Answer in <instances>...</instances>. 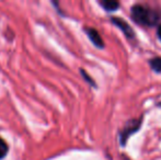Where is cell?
Listing matches in <instances>:
<instances>
[{
  "label": "cell",
  "mask_w": 161,
  "mask_h": 160,
  "mask_svg": "<svg viewBox=\"0 0 161 160\" xmlns=\"http://www.w3.org/2000/svg\"><path fill=\"white\" fill-rule=\"evenodd\" d=\"M80 73H81V75H82V77L85 78V80H86V81H88V82H89V83H90V85H91V86H93V87H97L96 82H94V81L92 80V78L90 77V76L88 75V74L86 73V71L83 70V69H80Z\"/></svg>",
  "instance_id": "cell-8"
},
{
  "label": "cell",
  "mask_w": 161,
  "mask_h": 160,
  "mask_svg": "<svg viewBox=\"0 0 161 160\" xmlns=\"http://www.w3.org/2000/svg\"><path fill=\"white\" fill-rule=\"evenodd\" d=\"M8 154V144L0 137V160L3 159Z\"/></svg>",
  "instance_id": "cell-7"
},
{
  "label": "cell",
  "mask_w": 161,
  "mask_h": 160,
  "mask_svg": "<svg viewBox=\"0 0 161 160\" xmlns=\"http://www.w3.org/2000/svg\"><path fill=\"white\" fill-rule=\"evenodd\" d=\"M85 32L87 33L88 37H89V40L91 41L92 44H93L94 46L97 47V48H103V47H104V42H103V40H102L100 33L97 32L96 29H93V28H86L85 29Z\"/></svg>",
  "instance_id": "cell-4"
},
{
  "label": "cell",
  "mask_w": 161,
  "mask_h": 160,
  "mask_svg": "<svg viewBox=\"0 0 161 160\" xmlns=\"http://www.w3.org/2000/svg\"><path fill=\"white\" fill-rule=\"evenodd\" d=\"M149 65L155 73H161V57H153L149 60Z\"/></svg>",
  "instance_id": "cell-6"
},
{
  "label": "cell",
  "mask_w": 161,
  "mask_h": 160,
  "mask_svg": "<svg viewBox=\"0 0 161 160\" xmlns=\"http://www.w3.org/2000/svg\"><path fill=\"white\" fill-rule=\"evenodd\" d=\"M157 35H158V39L161 41V24L158 26V30H157Z\"/></svg>",
  "instance_id": "cell-9"
},
{
  "label": "cell",
  "mask_w": 161,
  "mask_h": 160,
  "mask_svg": "<svg viewBox=\"0 0 161 160\" xmlns=\"http://www.w3.org/2000/svg\"><path fill=\"white\" fill-rule=\"evenodd\" d=\"M100 4L102 6V8L106 11H116L119 8V2L114 1V0H103L100 1Z\"/></svg>",
  "instance_id": "cell-5"
},
{
  "label": "cell",
  "mask_w": 161,
  "mask_h": 160,
  "mask_svg": "<svg viewBox=\"0 0 161 160\" xmlns=\"http://www.w3.org/2000/svg\"><path fill=\"white\" fill-rule=\"evenodd\" d=\"M111 22H112L115 26H117V28L124 33V35H125L127 39H134V37H135V32H134V30L130 28V25H129L125 20H123L119 17H112L111 18Z\"/></svg>",
  "instance_id": "cell-3"
},
{
  "label": "cell",
  "mask_w": 161,
  "mask_h": 160,
  "mask_svg": "<svg viewBox=\"0 0 161 160\" xmlns=\"http://www.w3.org/2000/svg\"><path fill=\"white\" fill-rule=\"evenodd\" d=\"M142 118L137 119V120H130L125 124L124 128L119 133V141H121V145L124 146L127 143V139L130 137V135H133L134 133H136L142 126Z\"/></svg>",
  "instance_id": "cell-2"
},
{
  "label": "cell",
  "mask_w": 161,
  "mask_h": 160,
  "mask_svg": "<svg viewBox=\"0 0 161 160\" xmlns=\"http://www.w3.org/2000/svg\"><path fill=\"white\" fill-rule=\"evenodd\" d=\"M131 19L136 23L144 26H153L159 23L161 19V11L148 7L146 4L137 3L130 9Z\"/></svg>",
  "instance_id": "cell-1"
}]
</instances>
